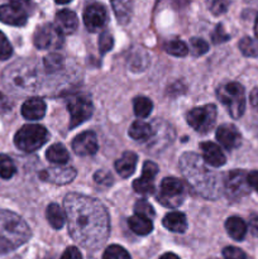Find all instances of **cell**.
I'll return each instance as SVG.
<instances>
[{"label": "cell", "mask_w": 258, "mask_h": 259, "mask_svg": "<svg viewBox=\"0 0 258 259\" xmlns=\"http://www.w3.org/2000/svg\"><path fill=\"white\" fill-rule=\"evenodd\" d=\"M10 108H12V103L9 101V99L0 93V114L7 113L10 110Z\"/></svg>", "instance_id": "obj_45"}, {"label": "cell", "mask_w": 258, "mask_h": 259, "mask_svg": "<svg viewBox=\"0 0 258 259\" xmlns=\"http://www.w3.org/2000/svg\"><path fill=\"white\" fill-rule=\"evenodd\" d=\"M254 33H255V37L258 38V15L255 18V23H254Z\"/></svg>", "instance_id": "obj_52"}, {"label": "cell", "mask_w": 258, "mask_h": 259, "mask_svg": "<svg viewBox=\"0 0 258 259\" xmlns=\"http://www.w3.org/2000/svg\"><path fill=\"white\" fill-rule=\"evenodd\" d=\"M128 224L132 232H134L138 235H147L153 229V224H152L151 219L141 217V215H134V217L129 218Z\"/></svg>", "instance_id": "obj_27"}, {"label": "cell", "mask_w": 258, "mask_h": 259, "mask_svg": "<svg viewBox=\"0 0 258 259\" xmlns=\"http://www.w3.org/2000/svg\"><path fill=\"white\" fill-rule=\"evenodd\" d=\"M159 259H180L175 253H164Z\"/></svg>", "instance_id": "obj_50"}, {"label": "cell", "mask_w": 258, "mask_h": 259, "mask_svg": "<svg viewBox=\"0 0 258 259\" xmlns=\"http://www.w3.org/2000/svg\"><path fill=\"white\" fill-rule=\"evenodd\" d=\"M137 161H138V157L134 152H124L120 158L115 162V169L119 176H121L123 179L132 176L136 171Z\"/></svg>", "instance_id": "obj_22"}, {"label": "cell", "mask_w": 258, "mask_h": 259, "mask_svg": "<svg viewBox=\"0 0 258 259\" xmlns=\"http://www.w3.org/2000/svg\"><path fill=\"white\" fill-rule=\"evenodd\" d=\"M180 168L194 191L205 199H219L224 185L215 172L207 168L204 159L195 153H184L180 158Z\"/></svg>", "instance_id": "obj_2"}, {"label": "cell", "mask_w": 258, "mask_h": 259, "mask_svg": "<svg viewBox=\"0 0 258 259\" xmlns=\"http://www.w3.org/2000/svg\"><path fill=\"white\" fill-rule=\"evenodd\" d=\"M126 65L133 72H142L149 65V56L142 47H134L126 58Z\"/></svg>", "instance_id": "obj_21"}, {"label": "cell", "mask_w": 258, "mask_h": 259, "mask_svg": "<svg viewBox=\"0 0 258 259\" xmlns=\"http://www.w3.org/2000/svg\"><path fill=\"white\" fill-rule=\"evenodd\" d=\"M248 184L252 189L258 192V171H253L248 174Z\"/></svg>", "instance_id": "obj_46"}, {"label": "cell", "mask_w": 258, "mask_h": 259, "mask_svg": "<svg viewBox=\"0 0 258 259\" xmlns=\"http://www.w3.org/2000/svg\"><path fill=\"white\" fill-rule=\"evenodd\" d=\"M186 190L182 181L176 177H166L161 182L157 200L166 207H177L184 202Z\"/></svg>", "instance_id": "obj_7"}, {"label": "cell", "mask_w": 258, "mask_h": 259, "mask_svg": "<svg viewBox=\"0 0 258 259\" xmlns=\"http://www.w3.org/2000/svg\"><path fill=\"white\" fill-rule=\"evenodd\" d=\"M229 7L228 0H207V8L214 15L224 14Z\"/></svg>", "instance_id": "obj_37"}, {"label": "cell", "mask_w": 258, "mask_h": 259, "mask_svg": "<svg viewBox=\"0 0 258 259\" xmlns=\"http://www.w3.org/2000/svg\"><path fill=\"white\" fill-rule=\"evenodd\" d=\"M225 229L234 240H243L247 234V225L238 217L229 218L225 223Z\"/></svg>", "instance_id": "obj_26"}, {"label": "cell", "mask_w": 258, "mask_h": 259, "mask_svg": "<svg viewBox=\"0 0 258 259\" xmlns=\"http://www.w3.org/2000/svg\"><path fill=\"white\" fill-rule=\"evenodd\" d=\"M72 239L86 249H98L110 230L109 215L101 202L80 194H68L63 201Z\"/></svg>", "instance_id": "obj_1"}, {"label": "cell", "mask_w": 258, "mask_h": 259, "mask_svg": "<svg viewBox=\"0 0 258 259\" xmlns=\"http://www.w3.org/2000/svg\"><path fill=\"white\" fill-rule=\"evenodd\" d=\"M114 46V39L113 35L110 34L109 32H103L99 37V50H100L101 55H105L106 52L113 48Z\"/></svg>", "instance_id": "obj_38"}, {"label": "cell", "mask_w": 258, "mask_h": 259, "mask_svg": "<svg viewBox=\"0 0 258 259\" xmlns=\"http://www.w3.org/2000/svg\"><path fill=\"white\" fill-rule=\"evenodd\" d=\"M5 88L14 94H28L42 83L39 67L33 61L19 60L8 66L2 75Z\"/></svg>", "instance_id": "obj_3"}, {"label": "cell", "mask_w": 258, "mask_h": 259, "mask_svg": "<svg viewBox=\"0 0 258 259\" xmlns=\"http://www.w3.org/2000/svg\"><path fill=\"white\" fill-rule=\"evenodd\" d=\"M133 108L137 116H139V118H147L151 114L153 104L146 96H138V98L134 99Z\"/></svg>", "instance_id": "obj_30"}, {"label": "cell", "mask_w": 258, "mask_h": 259, "mask_svg": "<svg viewBox=\"0 0 258 259\" xmlns=\"http://www.w3.org/2000/svg\"><path fill=\"white\" fill-rule=\"evenodd\" d=\"M223 255L225 259H249L242 249L235 247H227L223 250Z\"/></svg>", "instance_id": "obj_41"}, {"label": "cell", "mask_w": 258, "mask_h": 259, "mask_svg": "<svg viewBox=\"0 0 258 259\" xmlns=\"http://www.w3.org/2000/svg\"><path fill=\"white\" fill-rule=\"evenodd\" d=\"M30 229L19 215L8 210H0V253L17 249L28 242Z\"/></svg>", "instance_id": "obj_4"}, {"label": "cell", "mask_w": 258, "mask_h": 259, "mask_svg": "<svg viewBox=\"0 0 258 259\" xmlns=\"http://www.w3.org/2000/svg\"><path fill=\"white\" fill-rule=\"evenodd\" d=\"M249 227L254 234H258V215H252L249 218Z\"/></svg>", "instance_id": "obj_47"}, {"label": "cell", "mask_w": 258, "mask_h": 259, "mask_svg": "<svg viewBox=\"0 0 258 259\" xmlns=\"http://www.w3.org/2000/svg\"><path fill=\"white\" fill-rule=\"evenodd\" d=\"M76 177V171L72 167L55 166L45 169L39 174V179L42 181L50 182L53 185H66L73 181Z\"/></svg>", "instance_id": "obj_14"}, {"label": "cell", "mask_w": 258, "mask_h": 259, "mask_svg": "<svg viewBox=\"0 0 258 259\" xmlns=\"http://www.w3.org/2000/svg\"><path fill=\"white\" fill-rule=\"evenodd\" d=\"M106 19L108 15H106L105 7L98 3L89 5L83 12V23L89 32H98L105 25Z\"/></svg>", "instance_id": "obj_12"}, {"label": "cell", "mask_w": 258, "mask_h": 259, "mask_svg": "<svg viewBox=\"0 0 258 259\" xmlns=\"http://www.w3.org/2000/svg\"><path fill=\"white\" fill-rule=\"evenodd\" d=\"M250 104L258 111V88L250 93Z\"/></svg>", "instance_id": "obj_48"}, {"label": "cell", "mask_w": 258, "mask_h": 259, "mask_svg": "<svg viewBox=\"0 0 258 259\" xmlns=\"http://www.w3.org/2000/svg\"><path fill=\"white\" fill-rule=\"evenodd\" d=\"M22 114L28 120H39L46 114V103L40 98H30L23 104Z\"/></svg>", "instance_id": "obj_20"}, {"label": "cell", "mask_w": 258, "mask_h": 259, "mask_svg": "<svg viewBox=\"0 0 258 259\" xmlns=\"http://www.w3.org/2000/svg\"><path fill=\"white\" fill-rule=\"evenodd\" d=\"M72 149L78 156H93L98 151V139L94 132H83L75 137Z\"/></svg>", "instance_id": "obj_16"}, {"label": "cell", "mask_w": 258, "mask_h": 259, "mask_svg": "<svg viewBox=\"0 0 258 259\" xmlns=\"http://www.w3.org/2000/svg\"><path fill=\"white\" fill-rule=\"evenodd\" d=\"M218 98L233 119H239L245 110L244 88L238 82H228L217 91Z\"/></svg>", "instance_id": "obj_5"}, {"label": "cell", "mask_w": 258, "mask_h": 259, "mask_svg": "<svg viewBox=\"0 0 258 259\" xmlns=\"http://www.w3.org/2000/svg\"><path fill=\"white\" fill-rule=\"evenodd\" d=\"M15 164L10 157L7 154H0V177L5 180H9L14 176Z\"/></svg>", "instance_id": "obj_34"}, {"label": "cell", "mask_w": 258, "mask_h": 259, "mask_svg": "<svg viewBox=\"0 0 258 259\" xmlns=\"http://www.w3.org/2000/svg\"><path fill=\"white\" fill-rule=\"evenodd\" d=\"M55 2L57 3V4H61V5H63V4H67V3L72 2V0H55Z\"/></svg>", "instance_id": "obj_53"}, {"label": "cell", "mask_w": 258, "mask_h": 259, "mask_svg": "<svg viewBox=\"0 0 258 259\" xmlns=\"http://www.w3.org/2000/svg\"><path fill=\"white\" fill-rule=\"evenodd\" d=\"M12 53H13L12 45H10L9 40L7 39L4 33L0 32V61L8 60V58L12 56Z\"/></svg>", "instance_id": "obj_40"}, {"label": "cell", "mask_w": 258, "mask_h": 259, "mask_svg": "<svg viewBox=\"0 0 258 259\" xmlns=\"http://www.w3.org/2000/svg\"><path fill=\"white\" fill-rule=\"evenodd\" d=\"M200 148H201L205 163L212 167H220L225 164L227 159H225L224 153L218 144L212 143V142H204V143L200 144Z\"/></svg>", "instance_id": "obj_19"}, {"label": "cell", "mask_w": 258, "mask_h": 259, "mask_svg": "<svg viewBox=\"0 0 258 259\" xmlns=\"http://www.w3.org/2000/svg\"><path fill=\"white\" fill-rule=\"evenodd\" d=\"M250 186L248 184V174L240 169L229 172L224 181V191L232 200H239L249 194Z\"/></svg>", "instance_id": "obj_10"}, {"label": "cell", "mask_w": 258, "mask_h": 259, "mask_svg": "<svg viewBox=\"0 0 258 259\" xmlns=\"http://www.w3.org/2000/svg\"><path fill=\"white\" fill-rule=\"evenodd\" d=\"M43 63H45V68L48 73H55L57 72V71L62 70L65 60H63V57L60 53L53 52L50 53L48 56H46Z\"/></svg>", "instance_id": "obj_31"}, {"label": "cell", "mask_w": 258, "mask_h": 259, "mask_svg": "<svg viewBox=\"0 0 258 259\" xmlns=\"http://www.w3.org/2000/svg\"><path fill=\"white\" fill-rule=\"evenodd\" d=\"M56 29L61 33V34H72L78 27V19L76 17L75 13L72 10L63 9L56 14L55 24Z\"/></svg>", "instance_id": "obj_18"}, {"label": "cell", "mask_w": 258, "mask_h": 259, "mask_svg": "<svg viewBox=\"0 0 258 259\" xmlns=\"http://www.w3.org/2000/svg\"><path fill=\"white\" fill-rule=\"evenodd\" d=\"M33 42L39 50H50V48H60L63 43V38L55 25L43 24L35 30Z\"/></svg>", "instance_id": "obj_11"}, {"label": "cell", "mask_w": 258, "mask_h": 259, "mask_svg": "<svg viewBox=\"0 0 258 259\" xmlns=\"http://www.w3.org/2000/svg\"><path fill=\"white\" fill-rule=\"evenodd\" d=\"M48 138V132L45 126L37 125V124H29L24 125L17 132L14 137V143L20 151L23 152H34L39 149L46 143Z\"/></svg>", "instance_id": "obj_6"}, {"label": "cell", "mask_w": 258, "mask_h": 259, "mask_svg": "<svg viewBox=\"0 0 258 259\" xmlns=\"http://www.w3.org/2000/svg\"><path fill=\"white\" fill-rule=\"evenodd\" d=\"M190 45H191V52L195 56H202L209 51V45L201 38H191Z\"/></svg>", "instance_id": "obj_39"}, {"label": "cell", "mask_w": 258, "mask_h": 259, "mask_svg": "<svg viewBox=\"0 0 258 259\" xmlns=\"http://www.w3.org/2000/svg\"><path fill=\"white\" fill-rule=\"evenodd\" d=\"M115 17L120 24H128L133 14V0H111Z\"/></svg>", "instance_id": "obj_23"}, {"label": "cell", "mask_w": 258, "mask_h": 259, "mask_svg": "<svg viewBox=\"0 0 258 259\" xmlns=\"http://www.w3.org/2000/svg\"><path fill=\"white\" fill-rule=\"evenodd\" d=\"M48 223L55 229H61L66 222V214L57 204H51L47 207V212H46Z\"/></svg>", "instance_id": "obj_28"}, {"label": "cell", "mask_w": 258, "mask_h": 259, "mask_svg": "<svg viewBox=\"0 0 258 259\" xmlns=\"http://www.w3.org/2000/svg\"><path fill=\"white\" fill-rule=\"evenodd\" d=\"M158 174V166L151 161H147L143 164V174L142 177L133 182V189L141 195L153 194L154 191V177Z\"/></svg>", "instance_id": "obj_13"}, {"label": "cell", "mask_w": 258, "mask_h": 259, "mask_svg": "<svg viewBox=\"0 0 258 259\" xmlns=\"http://www.w3.org/2000/svg\"><path fill=\"white\" fill-rule=\"evenodd\" d=\"M94 180L98 185H101V186H109V185L113 184V177L109 172L106 171H98L94 176Z\"/></svg>", "instance_id": "obj_43"}, {"label": "cell", "mask_w": 258, "mask_h": 259, "mask_svg": "<svg viewBox=\"0 0 258 259\" xmlns=\"http://www.w3.org/2000/svg\"><path fill=\"white\" fill-rule=\"evenodd\" d=\"M164 50H166L167 53L175 56V57H185L189 53V47L186 46V43H184L180 39L167 42L164 45Z\"/></svg>", "instance_id": "obj_32"}, {"label": "cell", "mask_w": 258, "mask_h": 259, "mask_svg": "<svg viewBox=\"0 0 258 259\" xmlns=\"http://www.w3.org/2000/svg\"><path fill=\"white\" fill-rule=\"evenodd\" d=\"M67 109L70 111V128L73 129L75 126L80 125L83 121L91 118L94 111L93 103L88 96L75 95L71 96L67 100Z\"/></svg>", "instance_id": "obj_9"}, {"label": "cell", "mask_w": 258, "mask_h": 259, "mask_svg": "<svg viewBox=\"0 0 258 259\" xmlns=\"http://www.w3.org/2000/svg\"><path fill=\"white\" fill-rule=\"evenodd\" d=\"M229 34L224 30V27L222 24H218L217 28H215L214 33H212V42L215 45H219V43L227 42L229 39Z\"/></svg>", "instance_id": "obj_42"}, {"label": "cell", "mask_w": 258, "mask_h": 259, "mask_svg": "<svg viewBox=\"0 0 258 259\" xmlns=\"http://www.w3.org/2000/svg\"><path fill=\"white\" fill-rule=\"evenodd\" d=\"M129 136L139 142L149 141L153 137V128L143 120H137L129 128Z\"/></svg>", "instance_id": "obj_25"}, {"label": "cell", "mask_w": 258, "mask_h": 259, "mask_svg": "<svg viewBox=\"0 0 258 259\" xmlns=\"http://www.w3.org/2000/svg\"><path fill=\"white\" fill-rule=\"evenodd\" d=\"M10 3H12V4L19 5V7L24 8L25 10L30 7V0H10Z\"/></svg>", "instance_id": "obj_49"}, {"label": "cell", "mask_w": 258, "mask_h": 259, "mask_svg": "<svg viewBox=\"0 0 258 259\" xmlns=\"http://www.w3.org/2000/svg\"><path fill=\"white\" fill-rule=\"evenodd\" d=\"M61 259H82L80 250L76 247H68L62 254Z\"/></svg>", "instance_id": "obj_44"}, {"label": "cell", "mask_w": 258, "mask_h": 259, "mask_svg": "<svg viewBox=\"0 0 258 259\" xmlns=\"http://www.w3.org/2000/svg\"><path fill=\"white\" fill-rule=\"evenodd\" d=\"M46 157H47L48 161L56 164H65L70 159L67 149L60 143H56L53 146H51L48 148L47 153H46Z\"/></svg>", "instance_id": "obj_29"}, {"label": "cell", "mask_w": 258, "mask_h": 259, "mask_svg": "<svg viewBox=\"0 0 258 259\" xmlns=\"http://www.w3.org/2000/svg\"><path fill=\"white\" fill-rule=\"evenodd\" d=\"M163 225L166 229L174 233H185L187 229V220L182 212H169L164 217Z\"/></svg>", "instance_id": "obj_24"}, {"label": "cell", "mask_w": 258, "mask_h": 259, "mask_svg": "<svg viewBox=\"0 0 258 259\" xmlns=\"http://www.w3.org/2000/svg\"><path fill=\"white\" fill-rule=\"evenodd\" d=\"M217 139L225 149L232 151L238 148L242 142V137L238 129L232 124H223L217 131Z\"/></svg>", "instance_id": "obj_17"}, {"label": "cell", "mask_w": 258, "mask_h": 259, "mask_svg": "<svg viewBox=\"0 0 258 259\" xmlns=\"http://www.w3.org/2000/svg\"><path fill=\"white\" fill-rule=\"evenodd\" d=\"M103 259H131V255L120 245H110L104 252Z\"/></svg>", "instance_id": "obj_35"}, {"label": "cell", "mask_w": 258, "mask_h": 259, "mask_svg": "<svg viewBox=\"0 0 258 259\" xmlns=\"http://www.w3.org/2000/svg\"><path fill=\"white\" fill-rule=\"evenodd\" d=\"M239 50L247 57H257L258 56V40L250 37H244L239 42Z\"/></svg>", "instance_id": "obj_33"}, {"label": "cell", "mask_w": 258, "mask_h": 259, "mask_svg": "<svg viewBox=\"0 0 258 259\" xmlns=\"http://www.w3.org/2000/svg\"><path fill=\"white\" fill-rule=\"evenodd\" d=\"M134 211H136V215H141V217L148 218V219L149 218L152 219L154 217L153 207L146 200H139V201H137L136 205H134Z\"/></svg>", "instance_id": "obj_36"}, {"label": "cell", "mask_w": 258, "mask_h": 259, "mask_svg": "<svg viewBox=\"0 0 258 259\" xmlns=\"http://www.w3.org/2000/svg\"><path fill=\"white\" fill-rule=\"evenodd\" d=\"M245 2H247L249 5H252V7L258 8V0H245Z\"/></svg>", "instance_id": "obj_51"}, {"label": "cell", "mask_w": 258, "mask_h": 259, "mask_svg": "<svg viewBox=\"0 0 258 259\" xmlns=\"http://www.w3.org/2000/svg\"><path fill=\"white\" fill-rule=\"evenodd\" d=\"M27 10L17 4H5L0 7V22L15 27H22L27 23Z\"/></svg>", "instance_id": "obj_15"}, {"label": "cell", "mask_w": 258, "mask_h": 259, "mask_svg": "<svg viewBox=\"0 0 258 259\" xmlns=\"http://www.w3.org/2000/svg\"><path fill=\"white\" fill-rule=\"evenodd\" d=\"M187 123L197 133L205 134L214 126L217 120V108L212 104L195 108L187 114Z\"/></svg>", "instance_id": "obj_8"}]
</instances>
